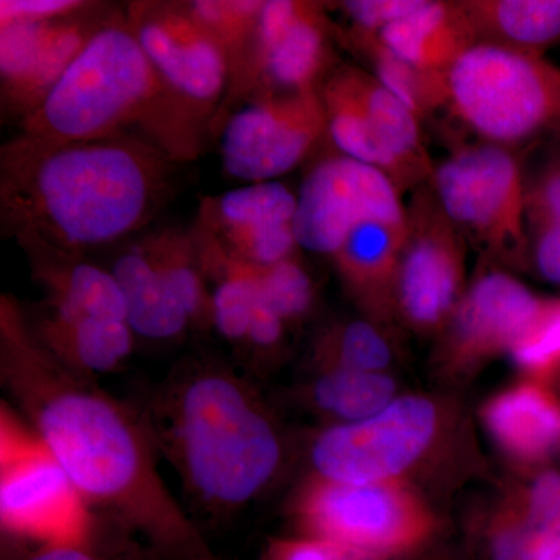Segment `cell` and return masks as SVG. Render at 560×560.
<instances>
[{"mask_svg": "<svg viewBox=\"0 0 560 560\" xmlns=\"http://www.w3.org/2000/svg\"><path fill=\"white\" fill-rule=\"evenodd\" d=\"M493 560H523L521 501L501 506L490 530Z\"/></svg>", "mask_w": 560, "mask_h": 560, "instance_id": "f35d334b", "label": "cell"}, {"mask_svg": "<svg viewBox=\"0 0 560 560\" xmlns=\"http://www.w3.org/2000/svg\"><path fill=\"white\" fill-rule=\"evenodd\" d=\"M10 412L2 418L0 517L5 533L44 545L80 539L94 514L49 448Z\"/></svg>", "mask_w": 560, "mask_h": 560, "instance_id": "8fae6325", "label": "cell"}, {"mask_svg": "<svg viewBox=\"0 0 560 560\" xmlns=\"http://www.w3.org/2000/svg\"><path fill=\"white\" fill-rule=\"evenodd\" d=\"M335 33L341 35L342 43L352 47L368 62L371 68L368 72L396 95L420 121L438 109L447 108V73L429 72L408 65L386 50L374 35L340 32L337 27Z\"/></svg>", "mask_w": 560, "mask_h": 560, "instance_id": "484cf974", "label": "cell"}, {"mask_svg": "<svg viewBox=\"0 0 560 560\" xmlns=\"http://www.w3.org/2000/svg\"><path fill=\"white\" fill-rule=\"evenodd\" d=\"M140 47L202 132L230 88L231 70L219 40L191 16L186 2H131L125 10Z\"/></svg>", "mask_w": 560, "mask_h": 560, "instance_id": "7c38bea8", "label": "cell"}, {"mask_svg": "<svg viewBox=\"0 0 560 560\" xmlns=\"http://www.w3.org/2000/svg\"><path fill=\"white\" fill-rule=\"evenodd\" d=\"M555 560H560V556H558V558H556Z\"/></svg>", "mask_w": 560, "mask_h": 560, "instance_id": "7bdbcfd3", "label": "cell"}, {"mask_svg": "<svg viewBox=\"0 0 560 560\" xmlns=\"http://www.w3.org/2000/svg\"><path fill=\"white\" fill-rule=\"evenodd\" d=\"M512 361L537 383L560 375V298H544L537 315L510 349Z\"/></svg>", "mask_w": 560, "mask_h": 560, "instance_id": "d6a6232c", "label": "cell"}, {"mask_svg": "<svg viewBox=\"0 0 560 560\" xmlns=\"http://www.w3.org/2000/svg\"><path fill=\"white\" fill-rule=\"evenodd\" d=\"M178 165L138 136L62 142L20 132L0 149L2 237L77 257L125 241L164 208Z\"/></svg>", "mask_w": 560, "mask_h": 560, "instance_id": "7a4b0ae2", "label": "cell"}, {"mask_svg": "<svg viewBox=\"0 0 560 560\" xmlns=\"http://www.w3.org/2000/svg\"><path fill=\"white\" fill-rule=\"evenodd\" d=\"M361 556L341 550L327 541L313 539L282 541L272 551L271 560H363Z\"/></svg>", "mask_w": 560, "mask_h": 560, "instance_id": "60d3db41", "label": "cell"}, {"mask_svg": "<svg viewBox=\"0 0 560 560\" xmlns=\"http://www.w3.org/2000/svg\"><path fill=\"white\" fill-rule=\"evenodd\" d=\"M447 109L481 142L515 150L560 130V69L544 55L478 40L447 72Z\"/></svg>", "mask_w": 560, "mask_h": 560, "instance_id": "5b68a950", "label": "cell"}, {"mask_svg": "<svg viewBox=\"0 0 560 560\" xmlns=\"http://www.w3.org/2000/svg\"><path fill=\"white\" fill-rule=\"evenodd\" d=\"M327 117V136L338 153L377 168L404 191L422 186L418 178L393 153L372 127L353 86L350 66L334 69L320 86Z\"/></svg>", "mask_w": 560, "mask_h": 560, "instance_id": "7402d4cb", "label": "cell"}, {"mask_svg": "<svg viewBox=\"0 0 560 560\" xmlns=\"http://www.w3.org/2000/svg\"><path fill=\"white\" fill-rule=\"evenodd\" d=\"M257 275L261 293L289 329L307 318L315 304V285L298 256L270 267H257Z\"/></svg>", "mask_w": 560, "mask_h": 560, "instance_id": "836d02e7", "label": "cell"}, {"mask_svg": "<svg viewBox=\"0 0 560 560\" xmlns=\"http://www.w3.org/2000/svg\"><path fill=\"white\" fill-rule=\"evenodd\" d=\"M556 162H558V164L560 165V154H559V160H558V161H556Z\"/></svg>", "mask_w": 560, "mask_h": 560, "instance_id": "b9f144b4", "label": "cell"}, {"mask_svg": "<svg viewBox=\"0 0 560 560\" xmlns=\"http://www.w3.org/2000/svg\"><path fill=\"white\" fill-rule=\"evenodd\" d=\"M33 276L47 293L40 319L72 324L83 319L127 320V305L109 268L47 249H24Z\"/></svg>", "mask_w": 560, "mask_h": 560, "instance_id": "ac0fdd59", "label": "cell"}, {"mask_svg": "<svg viewBox=\"0 0 560 560\" xmlns=\"http://www.w3.org/2000/svg\"><path fill=\"white\" fill-rule=\"evenodd\" d=\"M466 237L430 183L412 190L396 282V318L420 335L441 334L466 293Z\"/></svg>", "mask_w": 560, "mask_h": 560, "instance_id": "30bf717a", "label": "cell"}, {"mask_svg": "<svg viewBox=\"0 0 560 560\" xmlns=\"http://www.w3.org/2000/svg\"><path fill=\"white\" fill-rule=\"evenodd\" d=\"M407 217L357 224L330 257L346 291L375 323L396 318V282Z\"/></svg>", "mask_w": 560, "mask_h": 560, "instance_id": "e0dca14e", "label": "cell"}, {"mask_svg": "<svg viewBox=\"0 0 560 560\" xmlns=\"http://www.w3.org/2000/svg\"><path fill=\"white\" fill-rule=\"evenodd\" d=\"M478 40L544 55L560 40V0H459Z\"/></svg>", "mask_w": 560, "mask_h": 560, "instance_id": "cb8c5ba5", "label": "cell"}, {"mask_svg": "<svg viewBox=\"0 0 560 560\" xmlns=\"http://www.w3.org/2000/svg\"><path fill=\"white\" fill-rule=\"evenodd\" d=\"M194 20L208 31L226 54L231 79L245 57L265 0H190Z\"/></svg>", "mask_w": 560, "mask_h": 560, "instance_id": "4dcf8cb0", "label": "cell"}, {"mask_svg": "<svg viewBox=\"0 0 560 560\" xmlns=\"http://www.w3.org/2000/svg\"><path fill=\"white\" fill-rule=\"evenodd\" d=\"M326 3L265 0L245 57L230 81L210 131L249 101L320 90L331 68L335 24Z\"/></svg>", "mask_w": 560, "mask_h": 560, "instance_id": "52a82bcc", "label": "cell"}, {"mask_svg": "<svg viewBox=\"0 0 560 560\" xmlns=\"http://www.w3.org/2000/svg\"><path fill=\"white\" fill-rule=\"evenodd\" d=\"M526 223L560 226V165L551 162L537 178L526 184Z\"/></svg>", "mask_w": 560, "mask_h": 560, "instance_id": "d590c367", "label": "cell"}, {"mask_svg": "<svg viewBox=\"0 0 560 560\" xmlns=\"http://www.w3.org/2000/svg\"><path fill=\"white\" fill-rule=\"evenodd\" d=\"M217 132L221 165L230 178L245 184L278 180L327 135L323 95L315 90L243 103Z\"/></svg>", "mask_w": 560, "mask_h": 560, "instance_id": "4fadbf2b", "label": "cell"}, {"mask_svg": "<svg viewBox=\"0 0 560 560\" xmlns=\"http://www.w3.org/2000/svg\"><path fill=\"white\" fill-rule=\"evenodd\" d=\"M311 396L313 405L329 418L361 422L388 407L396 396V382L382 372L323 371Z\"/></svg>", "mask_w": 560, "mask_h": 560, "instance_id": "83f0119b", "label": "cell"}, {"mask_svg": "<svg viewBox=\"0 0 560 560\" xmlns=\"http://www.w3.org/2000/svg\"><path fill=\"white\" fill-rule=\"evenodd\" d=\"M529 261L541 279L560 287V226L528 228Z\"/></svg>", "mask_w": 560, "mask_h": 560, "instance_id": "ab89813d", "label": "cell"}, {"mask_svg": "<svg viewBox=\"0 0 560 560\" xmlns=\"http://www.w3.org/2000/svg\"><path fill=\"white\" fill-rule=\"evenodd\" d=\"M544 298L500 268L474 280L441 331L444 370L469 374L500 353L510 352L539 312Z\"/></svg>", "mask_w": 560, "mask_h": 560, "instance_id": "2e32d148", "label": "cell"}, {"mask_svg": "<svg viewBox=\"0 0 560 560\" xmlns=\"http://www.w3.org/2000/svg\"><path fill=\"white\" fill-rule=\"evenodd\" d=\"M521 501L523 560L560 556V474L544 471Z\"/></svg>", "mask_w": 560, "mask_h": 560, "instance_id": "f546056e", "label": "cell"}, {"mask_svg": "<svg viewBox=\"0 0 560 560\" xmlns=\"http://www.w3.org/2000/svg\"><path fill=\"white\" fill-rule=\"evenodd\" d=\"M298 194L279 180L245 184L205 197L191 234L237 264L270 267L296 257Z\"/></svg>", "mask_w": 560, "mask_h": 560, "instance_id": "9a60e30c", "label": "cell"}, {"mask_svg": "<svg viewBox=\"0 0 560 560\" xmlns=\"http://www.w3.org/2000/svg\"><path fill=\"white\" fill-rule=\"evenodd\" d=\"M113 272L127 305V320L136 337L168 341L191 327L186 312L162 278L150 235L121 249L114 259Z\"/></svg>", "mask_w": 560, "mask_h": 560, "instance_id": "ffe728a7", "label": "cell"}, {"mask_svg": "<svg viewBox=\"0 0 560 560\" xmlns=\"http://www.w3.org/2000/svg\"><path fill=\"white\" fill-rule=\"evenodd\" d=\"M260 285V282H259ZM289 326L283 323L278 312L264 296L260 289L259 301L250 318L248 334L243 346H248L257 353H270L279 349L285 338Z\"/></svg>", "mask_w": 560, "mask_h": 560, "instance_id": "74e56055", "label": "cell"}, {"mask_svg": "<svg viewBox=\"0 0 560 560\" xmlns=\"http://www.w3.org/2000/svg\"><path fill=\"white\" fill-rule=\"evenodd\" d=\"M20 128L22 135L62 142L138 136L179 164L198 156L205 135L151 65L127 13L117 9Z\"/></svg>", "mask_w": 560, "mask_h": 560, "instance_id": "277c9868", "label": "cell"}, {"mask_svg": "<svg viewBox=\"0 0 560 560\" xmlns=\"http://www.w3.org/2000/svg\"><path fill=\"white\" fill-rule=\"evenodd\" d=\"M31 326L61 363L88 377L119 370L135 349L136 334L128 320L83 319L58 324L39 319L36 324L31 320Z\"/></svg>", "mask_w": 560, "mask_h": 560, "instance_id": "603a6c76", "label": "cell"}, {"mask_svg": "<svg viewBox=\"0 0 560 560\" xmlns=\"http://www.w3.org/2000/svg\"><path fill=\"white\" fill-rule=\"evenodd\" d=\"M313 355L320 371L382 372L393 363L394 349L381 324L353 319L324 330Z\"/></svg>", "mask_w": 560, "mask_h": 560, "instance_id": "f1b7e54d", "label": "cell"}, {"mask_svg": "<svg viewBox=\"0 0 560 560\" xmlns=\"http://www.w3.org/2000/svg\"><path fill=\"white\" fill-rule=\"evenodd\" d=\"M482 423L504 455L544 463L560 452V399L544 383L525 382L486 401Z\"/></svg>", "mask_w": 560, "mask_h": 560, "instance_id": "d6986e66", "label": "cell"}, {"mask_svg": "<svg viewBox=\"0 0 560 560\" xmlns=\"http://www.w3.org/2000/svg\"><path fill=\"white\" fill-rule=\"evenodd\" d=\"M158 451L206 510H243L270 488L285 447L259 394L231 370H180L145 416Z\"/></svg>", "mask_w": 560, "mask_h": 560, "instance_id": "3957f363", "label": "cell"}, {"mask_svg": "<svg viewBox=\"0 0 560 560\" xmlns=\"http://www.w3.org/2000/svg\"><path fill=\"white\" fill-rule=\"evenodd\" d=\"M397 58L429 72L447 73L477 43L460 2L423 0L410 16L374 35Z\"/></svg>", "mask_w": 560, "mask_h": 560, "instance_id": "44dd1931", "label": "cell"}, {"mask_svg": "<svg viewBox=\"0 0 560 560\" xmlns=\"http://www.w3.org/2000/svg\"><path fill=\"white\" fill-rule=\"evenodd\" d=\"M440 407L422 396L390 401L366 420L337 423L316 438L313 477L346 485L399 481L440 440Z\"/></svg>", "mask_w": 560, "mask_h": 560, "instance_id": "9c48e42d", "label": "cell"}, {"mask_svg": "<svg viewBox=\"0 0 560 560\" xmlns=\"http://www.w3.org/2000/svg\"><path fill=\"white\" fill-rule=\"evenodd\" d=\"M0 378L92 514L161 560H212L162 477L145 418L61 363L10 294L0 300Z\"/></svg>", "mask_w": 560, "mask_h": 560, "instance_id": "6da1fadb", "label": "cell"}, {"mask_svg": "<svg viewBox=\"0 0 560 560\" xmlns=\"http://www.w3.org/2000/svg\"><path fill=\"white\" fill-rule=\"evenodd\" d=\"M353 86L372 127L390 153L422 183H430L434 167L420 131V120L368 70L352 68Z\"/></svg>", "mask_w": 560, "mask_h": 560, "instance_id": "d4e9b609", "label": "cell"}, {"mask_svg": "<svg viewBox=\"0 0 560 560\" xmlns=\"http://www.w3.org/2000/svg\"><path fill=\"white\" fill-rule=\"evenodd\" d=\"M162 278L186 312L191 327L212 326V296L190 231L164 230L150 234Z\"/></svg>", "mask_w": 560, "mask_h": 560, "instance_id": "4316f807", "label": "cell"}, {"mask_svg": "<svg viewBox=\"0 0 560 560\" xmlns=\"http://www.w3.org/2000/svg\"><path fill=\"white\" fill-rule=\"evenodd\" d=\"M430 186L467 243L490 261L529 264L526 180L514 150L486 142L458 147L434 167Z\"/></svg>", "mask_w": 560, "mask_h": 560, "instance_id": "8992f818", "label": "cell"}, {"mask_svg": "<svg viewBox=\"0 0 560 560\" xmlns=\"http://www.w3.org/2000/svg\"><path fill=\"white\" fill-rule=\"evenodd\" d=\"M24 560H161L130 530L94 514L80 539L44 545Z\"/></svg>", "mask_w": 560, "mask_h": 560, "instance_id": "1f68e13d", "label": "cell"}, {"mask_svg": "<svg viewBox=\"0 0 560 560\" xmlns=\"http://www.w3.org/2000/svg\"><path fill=\"white\" fill-rule=\"evenodd\" d=\"M91 3L84 0H2L0 24L60 21L86 10Z\"/></svg>", "mask_w": 560, "mask_h": 560, "instance_id": "8d00e7d4", "label": "cell"}, {"mask_svg": "<svg viewBox=\"0 0 560 560\" xmlns=\"http://www.w3.org/2000/svg\"><path fill=\"white\" fill-rule=\"evenodd\" d=\"M423 0H346L335 3L349 22V27L340 32L359 33V35H377L394 22L410 16L420 9Z\"/></svg>", "mask_w": 560, "mask_h": 560, "instance_id": "e575fe53", "label": "cell"}, {"mask_svg": "<svg viewBox=\"0 0 560 560\" xmlns=\"http://www.w3.org/2000/svg\"><path fill=\"white\" fill-rule=\"evenodd\" d=\"M375 217H407L401 191L385 173L335 151L302 180L294 235L301 249L331 257L357 224Z\"/></svg>", "mask_w": 560, "mask_h": 560, "instance_id": "5bb4252c", "label": "cell"}, {"mask_svg": "<svg viewBox=\"0 0 560 560\" xmlns=\"http://www.w3.org/2000/svg\"><path fill=\"white\" fill-rule=\"evenodd\" d=\"M308 537L368 558L410 550L429 537V504L404 481L346 485L313 477L294 500Z\"/></svg>", "mask_w": 560, "mask_h": 560, "instance_id": "ba28073f", "label": "cell"}]
</instances>
